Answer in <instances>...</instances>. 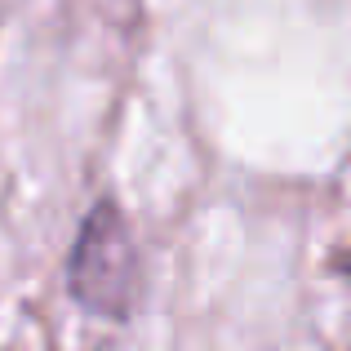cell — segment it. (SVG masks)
Returning a JSON list of instances; mask_svg holds the SVG:
<instances>
[{
  "instance_id": "obj_1",
  "label": "cell",
  "mask_w": 351,
  "mask_h": 351,
  "mask_svg": "<svg viewBox=\"0 0 351 351\" xmlns=\"http://www.w3.org/2000/svg\"><path fill=\"white\" fill-rule=\"evenodd\" d=\"M138 240L125 209L103 196L85 214L67 254V289L89 316L129 320L138 302Z\"/></svg>"
}]
</instances>
